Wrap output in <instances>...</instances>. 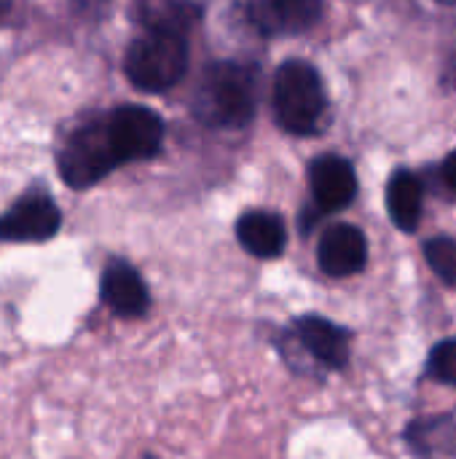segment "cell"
<instances>
[{"label":"cell","mask_w":456,"mask_h":459,"mask_svg":"<svg viewBox=\"0 0 456 459\" xmlns=\"http://www.w3.org/2000/svg\"><path fill=\"white\" fill-rule=\"evenodd\" d=\"M258 105V75L242 62H212L196 89V116L218 129L245 126Z\"/></svg>","instance_id":"obj_1"},{"label":"cell","mask_w":456,"mask_h":459,"mask_svg":"<svg viewBox=\"0 0 456 459\" xmlns=\"http://www.w3.org/2000/svg\"><path fill=\"white\" fill-rule=\"evenodd\" d=\"M188 67V46L183 32L167 27H148L126 51L124 73L142 91L172 89Z\"/></svg>","instance_id":"obj_2"},{"label":"cell","mask_w":456,"mask_h":459,"mask_svg":"<svg viewBox=\"0 0 456 459\" xmlns=\"http://www.w3.org/2000/svg\"><path fill=\"white\" fill-rule=\"evenodd\" d=\"M325 110L328 97L320 73L304 59L285 62L274 78V113L280 126L290 134H314L325 121Z\"/></svg>","instance_id":"obj_3"},{"label":"cell","mask_w":456,"mask_h":459,"mask_svg":"<svg viewBox=\"0 0 456 459\" xmlns=\"http://www.w3.org/2000/svg\"><path fill=\"white\" fill-rule=\"evenodd\" d=\"M116 167H121V164L113 153L105 118L75 129L56 156V169L62 175L65 186H70L75 191H86V188L97 186Z\"/></svg>","instance_id":"obj_4"},{"label":"cell","mask_w":456,"mask_h":459,"mask_svg":"<svg viewBox=\"0 0 456 459\" xmlns=\"http://www.w3.org/2000/svg\"><path fill=\"white\" fill-rule=\"evenodd\" d=\"M105 126H108V137H110L118 164L151 159L161 148L164 124L153 110L142 105L116 108L110 116H105Z\"/></svg>","instance_id":"obj_5"},{"label":"cell","mask_w":456,"mask_h":459,"mask_svg":"<svg viewBox=\"0 0 456 459\" xmlns=\"http://www.w3.org/2000/svg\"><path fill=\"white\" fill-rule=\"evenodd\" d=\"M62 229V212L56 202L32 188L22 194L3 215H0V242H48Z\"/></svg>","instance_id":"obj_6"},{"label":"cell","mask_w":456,"mask_h":459,"mask_svg":"<svg viewBox=\"0 0 456 459\" xmlns=\"http://www.w3.org/2000/svg\"><path fill=\"white\" fill-rule=\"evenodd\" d=\"M99 299L102 304L124 320L142 317L151 309V293L142 274L121 258L108 261L99 277Z\"/></svg>","instance_id":"obj_7"},{"label":"cell","mask_w":456,"mask_h":459,"mask_svg":"<svg viewBox=\"0 0 456 459\" xmlns=\"http://www.w3.org/2000/svg\"><path fill=\"white\" fill-rule=\"evenodd\" d=\"M320 269L328 277H352L366 269L368 261V242L357 226L336 223L331 226L317 247Z\"/></svg>","instance_id":"obj_8"},{"label":"cell","mask_w":456,"mask_h":459,"mask_svg":"<svg viewBox=\"0 0 456 459\" xmlns=\"http://www.w3.org/2000/svg\"><path fill=\"white\" fill-rule=\"evenodd\" d=\"M309 186L323 212H336L352 204L357 194V175L341 156H320L309 167Z\"/></svg>","instance_id":"obj_9"},{"label":"cell","mask_w":456,"mask_h":459,"mask_svg":"<svg viewBox=\"0 0 456 459\" xmlns=\"http://www.w3.org/2000/svg\"><path fill=\"white\" fill-rule=\"evenodd\" d=\"M293 331H296L298 344L317 363H323L325 368H333V371L347 368V363H349V339H347L344 328L333 325L325 317L306 315V317L296 320Z\"/></svg>","instance_id":"obj_10"},{"label":"cell","mask_w":456,"mask_h":459,"mask_svg":"<svg viewBox=\"0 0 456 459\" xmlns=\"http://www.w3.org/2000/svg\"><path fill=\"white\" fill-rule=\"evenodd\" d=\"M323 16V0H253L250 19L261 32L290 35L314 27Z\"/></svg>","instance_id":"obj_11"},{"label":"cell","mask_w":456,"mask_h":459,"mask_svg":"<svg viewBox=\"0 0 456 459\" xmlns=\"http://www.w3.org/2000/svg\"><path fill=\"white\" fill-rule=\"evenodd\" d=\"M237 239L250 255L269 261L282 255L288 234L280 215L266 210H250L237 221Z\"/></svg>","instance_id":"obj_12"},{"label":"cell","mask_w":456,"mask_h":459,"mask_svg":"<svg viewBox=\"0 0 456 459\" xmlns=\"http://www.w3.org/2000/svg\"><path fill=\"white\" fill-rule=\"evenodd\" d=\"M422 207H425L422 180L409 169L395 172L387 186V210H390L395 226L400 231H414L422 221Z\"/></svg>","instance_id":"obj_13"},{"label":"cell","mask_w":456,"mask_h":459,"mask_svg":"<svg viewBox=\"0 0 456 459\" xmlns=\"http://www.w3.org/2000/svg\"><path fill=\"white\" fill-rule=\"evenodd\" d=\"M409 441L419 452L433 455H454L456 457V417L425 420L409 428Z\"/></svg>","instance_id":"obj_14"},{"label":"cell","mask_w":456,"mask_h":459,"mask_svg":"<svg viewBox=\"0 0 456 459\" xmlns=\"http://www.w3.org/2000/svg\"><path fill=\"white\" fill-rule=\"evenodd\" d=\"M427 266L438 274L441 282L456 288V242L449 237H435L425 245Z\"/></svg>","instance_id":"obj_15"},{"label":"cell","mask_w":456,"mask_h":459,"mask_svg":"<svg viewBox=\"0 0 456 459\" xmlns=\"http://www.w3.org/2000/svg\"><path fill=\"white\" fill-rule=\"evenodd\" d=\"M427 371L433 379L456 387V339H443L433 347L430 360H427Z\"/></svg>","instance_id":"obj_16"},{"label":"cell","mask_w":456,"mask_h":459,"mask_svg":"<svg viewBox=\"0 0 456 459\" xmlns=\"http://www.w3.org/2000/svg\"><path fill=\"white\" fill-rule=\"evenodd\" d=\"M441 172H443V180H446V183H449V186L456 191V151L446 156V161H443Z\"/></svg>","instance_id":"obj_17"},{"label":"cell","mask_w":456,"mask_h":459,"mask_svg":"<svg viewBox=\"0 0 456 459\" xmlns=\"http://www.w3.org/2000/svg\"><path fill=\"white\" fill-rule=\"evenodd\" d=\"M11 8V0H0V16Z\"/></svg>","instance_id":"obj_18"}]
</instances>
